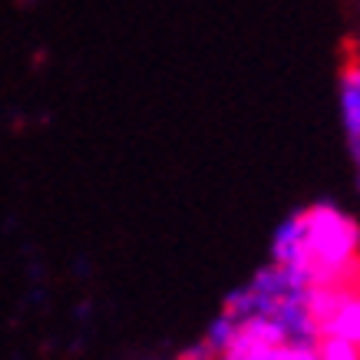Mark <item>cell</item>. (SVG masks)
<instances>
[{
  "label": "cell",
  "mask_w": 360,
  "mask_h": 360,
  "mask_svg": "<svg viewBox=\"0 0 360 360\" xmlns=\"http://www.w3.org/2000/svg\"><path fill=\"white\" fill-rule=\"evenodd\" d=\"M301 238L304 262L301 268H288L297 281L311 284H344L360 278V225L347 212L334 205L301 208Z\"/></svg>",
  "instance_id": "1"
},
{
  "label": "cell",
  "mask_w": 360,
  "mask_h": 360,
  "mask_svg": "<svg viewBox=\"0 0 360 360\" xmlns=\"http://www.w3.org/2000/svg\"><path fill=\"white\" fill-rule=\"evenodd\" d=\"M340 120H344V132L347 142L357 146L360 142V60H350L340 73Z\"/></svg>",
  "instance_id": "2"
},
{
  "label": "cell",
  "mask_w": 360,
  "mask_h": 360,
  "mask_svg": "<svg viewBox=\"0 0 360 360\" xmlns=\"http://www.w3.org/2000/svg\"><path fill=\"white\" fill-rule=\"evenodd\" d=\"M314 350H317V360H360V347H354L344 338H330V334L317 338Z\"/></svg>",
  "instance_id": "4"
},
{
  "label": "cell",
  "mask_w": 360,
  "mask_h": 360,
  "mask_svg": "<svg viewBox=\"0 0 360 360\" xmlns=\"http://www.w3.org/2000/svg\"><path fill=\"white\" fill-rule=\"evenodd\" d=\"M271 262L284 264V268H301L304 262V238H301V215L281 221V229L274 231L271 238Z\"/></svg>",
  "instance_id": "3"
}]
</instances>
